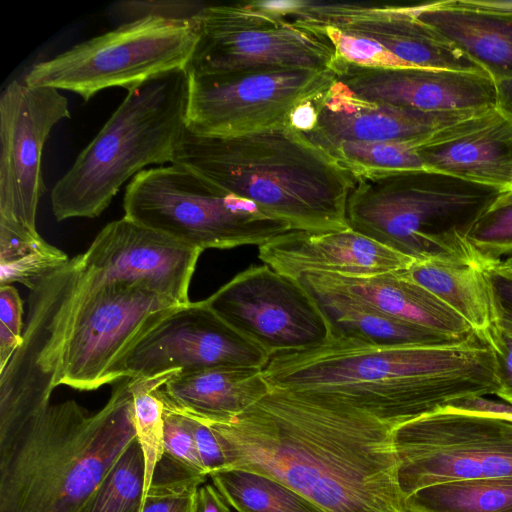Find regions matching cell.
<instances>
[{
    "label": "cell",
    "mask_w": 512,
    "mask_h": 512,
    "mask_svg": "<svg viewBox=\"0 0 512 512\" xmlns=\"http://www.w3.org/2000/svg\"><path fill=\"white\" fill-rule=\"evenodd\" d=\"M314 103L316 125L302 134L312 143L396 142L415 147L440 130L491 109L435 112L368 102L353 96L337 80Z\"/></svg>",
    "instance_id": "cell-19"
},
{
    "label": "cell",
    "mask_w": 512,
    "mask_h": 512,
    "mask_svg": "<svg viewBox=\"0 0 512 512\" xmlns=\"http://www.w3.org/2000/svg\"><path fill=\"white\" fill-rule=\"evenodd\" d=\"M208 4L191 0L121 1L113 5V15L122 23L155 17L177 21H195Z\"/></svg>",
    "instance_id": "cell-36"
},
{
    "label": "cell",
    "mask_w": 512,
    "mask_h": 512,
    "mask_svg": "<svg viewBox=\"0 0 512 512\" xmlns=\"http://www.w3.org/2000/svg\"><path fill=\"white\" fill-rule=\"evenodd\" d=\"M69 261L65 252L43 238L0 248V284L21 283L33 290L37 283Z\"/></svg>",
    "instance_id": "cell-33"
},
{
    "label": "cell",
    "mask_w": 512,
    "mask_h": 512,
    "mask_svg": "<svg viewBox=\"0 0 512 512\" xmlns=\"http://www.w3.org/2000/svg\"><path fill=\"white\" fill-rule=\"evenodd\" d=\"M467 240L480 267L512 254V189L501 191L484 209Z\"/></svg>",
    "instance_id": "cell-34"
},
{
    "label": "cell",
    "mask_w": 512,
    "mask_h": 512,
    "mask_svg": "<svg viewBox=\"0 0 512 512\" xmlns=\"http://www.w3.org/2000/svg\"><path fill=\"white\" fill-rule=\"evenodd\" d=\"M195 25L197 42L187 71L323 70L336 58L328 38L267 1L208 4Z\"/></svg>",
    "instance_id": "cell-10"
},
{
    "label": "cell",
    "mask_w": 512,
    "mask_h": 512,
    "mask_svg": "<svg viewBox=\"0 0 512 512\" xmlns=\"http://www.w3.org/2000/svg\"><path fill=\"white\" fill-rule=\"evenodd\" d=\"M123 209L125 217L202 251L259 247L293 230L177 163L139 172L125 187Z\"/></svg>",
    "instance_id": "cell-8"
},
{
    "label": "cell",
    "mask_w": 512,
    "mask_h": 512,
    "mask_svg": "<svg viewBox=\"0 0 512 512\" xmlns=\"http://www.w3.org/2000/svg\"><path fill=\"white\" fill-rule=\"evenodd\" d=\"M299 280L349 295L398 320L454 338H467L473 329L435 295L400 271L345 276L306 273Z\"/></svg>",
    "instance_id": "cell-23"
},
{
    "label": "cell",
    "mask_w": 512,
    "mask_h": 512,
    "mask_svg": "<svg viewBox=\"0 0 512 512\" xmlns=\"http://www.w3.org/2000/svg\"><path fill=\"white\" fill-rule=\"evenodd\" d=\"M181 412L190 419V425L195 438L197 451L206 474L210 475L211 473L227 469L228 465L226 457L220 446L218 438L211 427L207 423L183 411Z\"/></svg>",
    "instance_id": "cell-40"
},
{
    "label": "cell",
    "mask_w": 512,
    "mask_h": 512,
    "mask_svg": "<svg viewBox=\"0 0 512 512\" xmlns=\"http://www.w3.org/2000/svg\"><path fill=\"white\" fill-rule=\"evenodd\" d=\"M299 281L328 319L333 335L376 346H439L466 339L415 326L349 295Z\"/></svg>",
    "instance_id": "cell-25"
},
{
    "label": "cell",
    "mask_w": 512,
    "mask_h": 512,
    "mask_svg": "<svg viewBox=\"0 0 512 512\" xmlns=\"http://www.w3.org/2000/svg\"><path fill=\"white\" fill-rule=\"evenodd\" d=\"M307 28L328 38L335 49L336 58L345 62L373 68H407L375 41L348 35L332 27Z\"/></svg>",
    "instance_id": "cell-35"
},
{
    "label": "cell",
    "mask_w": 512,
    "mask_h": 512,
    "mask_svg": "<svg viewBox=\"0 0 512 512\" xmlns=\"http://www.w3.org/2000/svg\"><path fill=\"white\" fill-rule=\"evenodd\" d=\"M492 311L493 326L512 337V272L502 261L481 266Z\"/></svg>",
    "instance_id": "cell-39"
},
{
    "label": "cell",
    "mask_w": 512,
    "mask_h": 512,
    "mask_svg": "<svg viewBox=\"0 0 512 512\" xmlns=\"http://www.w3.org/2000/svg\"><path fill=\"white\" fill-rule=\"evenodd\" d=\"M178 371L132 378L134 427L145 467L143 498L152 484L156 465L163 454L165 404L159 388Z\"/></svg>",
    "instance_id": "cell-29"
},
{
    "label": "cell",
    "mask_w": 512,
    "mask_h": 512,
    "mask_svg": "<svg viewBox=\"0 0 512 512\" xmlns=\"http://www.w3.org/2000/svg\"><path fill=\"white\" fill-rule=\"evenodd\" d=\"M131 385L93 414L50 404L0 443V512H80L136 438Z\"/></svg>",
    "instance_id": "cell-5"
},
{
    "label": "cell",
    "mask_w": 512,
    "mask_h": 512,
    "mask_svg": "<svg viewBox=\"0 0 512 512\" xmlns=\"http://www.w3.org/2000/svg\"><path fill=\"white\" fill-rule=\"evenodd\" d=\"M162 399L165 404L163 454L153 477L163 480L206 479L208 475L197 451L189 417Z\"/></svg>",
    "instance_id": "cell-32"
},
{
    "label": "cell",
    "mask_w": 512,
    "mask_h": 512,
    "mask_svg": "<svg viewBox=\"0 0 512 512\" xmlns=\"http://www.w3.org/2000/svg\"><path fill=\"white\" fill-rule=\"evenodd\" d=\"M269 358L202 300L179 307L148 332L118 366L116 381L172 370L185 373L216 367L263 369Z\"/></svg>",
    "instance_id": "cell-15"
},
{
    "label": "cell",
    "mask_w": 512,
    "mask_h": 512,
    "mask_svg": "<svg viewBox=\"0 0 512 512\" xmlns=\"http://www.w3.org/2000/svg\"><path fill=\"white\" fill-rule=\"evenodd\" d=\"M406 512H512V476L424 487L404 499Z\"/></svg>",
    "instance_id": "cell-27"
},
{
    "label": "cell",
    "mask_w": 512,
    "mask_h": 512,
    "mask_svg": "<svg viewBox=\"0 0 512 512\" xmlns=\"http://www.w3.org/2000/svg\"><path fill=\"white\" fill-rule=\"evenodd\" d=\"M21 346L0 372V413L28 421L66 385L91 391L116 382L131 349L182 305L145 283L93 282L78 255L31 290Z\"/></svg>",
    "instance_id": "cell-2"
},
{
    "label": "cell",
    "mask_w": 512,
    "mask_h": 512,
    "mask_svg": "<svg viewBox=\"0 0 512 512\" xmlns=\"http://www.w3.org/2000/svg\"><path fill=\"white\" fill-rule=\"evenodd\" d=\"M188 75L178 69L127 90L51 191L57 221L98 217L149 165L172 163L186 130Z\"/></svg>",
    "instance_id": "cell-6"
},
{
    "label": "cell",
    "mask_w": 512,
    "mask_h": 512,
    "mask_svg": "<svg viewBox=\"0 0 512 512\" xmlns=\"http://www.w3.org/2000/svg\"><path fill=\"white\" fill-rule=\"evenodd\" d=\"M70 118L68 100L52 87L11 81L0 96V230L38 236L44 183L42 151L53 127Z\"/></svg>",
    "instance_id": "cell-14"
},
{
    "label": "cell",
    "mask_w": 512,
    "mask_h": 512,
    "mask_svg": "<svg viewBox=\"0 0 512 512\" xmlns=\"http://www.w3.org/2000/svg\"><path fill=\"white\" fill-rule=\"evenodd\" d=\"M355 176L373 172L425 169L412 144L396 142L313 143Z\"/></svg>",
    "instance_id": "cell-31"
},
{
    "label": "cell",
    "mask_w": 512,
    "mask_h": 512,
    "mask_svg": "<svg viewBox=\"0 0 512 512\" xmlns=\"http://www.w3.org/2000/svg\"><path fill=\"white\" fill-rule=\"evenodd\" d=\"M400 273L435 295L481 337L491 328L490 297L480 266L428 259L413 261Z\"/></svg>",
    "instance_id": "cell-26"
},
{
    "label": "cell",
    "mask_w": 512,
    "mask_h": 512,
    "mask_svg": "<svg viewBox=\"0 0 512 512\" xmlns=\"http://www.w3.org/2000/svg\"><path fill=\"white\" fill-rule=\"evenodd\" d=\"M410 7L494 80L512 79V1L447 0Z\"/></svg>",
    "instance_id": "cell-22"
},
{
    "label": "cell",
    "mask_w": 512,
    "mask_h": 512,
    "mask_svg": "<svg viewBox=\"0 0 512 512\" xmlns=\"http://www.w3.org/2000/svg\"><path fill=\"white\" fill-rule=\"evenodd\" d=\"M209 476L237 512H326L286 484L261 473L227 468Z\"/></svg>",
    "instance_id": "cell-28"
},
{
    "label": "cell",
    "mask_w": 512,
    "mask_h": 512,
    "mask_svg": "<svg viewBox=\"0 0 512 512\" xmlns=\"http://www.w3.org/2000/svg\"><path fill=\"white\" fill-rule=\"evenodd\" d=\"M172 163L254 203L293 230H343L355 177L290 126L233 136L184 131Z\"/></svg>",
    "instance_id": "cell-4"
},
{
    "label": "cell",
    "mask_w": 512,
    "mask_h": 512,
    "mask_svg": "<svg viewBox=\"0 0 512 512\" xmlns=\"http://www.w3.org/2000/svg\"><path fill=\"white\" fill-rule=\"evenodd\" d=\"M144 459L135 438L80 512H141Z\"/></svg>",
    "instance_id": "cell-30"
},
{
    "label": "cell",
    "mask_w": 512,
    "mask_h": 512,
    "mask_svg": "<svg viewBox=\"0 0 512 512\" xmlns=\"http://www.w3.org/2000/svg\"><path fill=\"white\" fill-rule=\"evenodd\" d=\"M197 42L195 21L147 17L78 43L35 63L29 86L66 90L89 101L102 90H129L165 73L186 69Z\"/></svg>",
    "instance_id": "cell-9"
},
{
    "label": "cell",
    "mask_w": 512,
    "mask_h": 512,
    "mask_svg": "<svg viewBox=\"0 0 512 512\" xmlns=\"http://www.w3.org/2000/svg\"><path fill=\"white\" fill-rule=\"evenodd\" d=\"M258 248L263 264L294 279L306 273L377 275L406 269L413 262L350 227L326 232L291 230Z\"/></svg>",
    "instance_id": "cell-20"
},
{
    "label": "cell",
    "mask_w": 512,
    "mask_h": 512,
    "mask_svg": "<svg viewBox=\"0 0 512 512\" xmlns=\"http://www.w3.org/2000/svg\"><path fill=\"white\" fill-rule=\"evenodd\" d=\"M23 341V302L12 285H0V372Z\"/></svg>",
    "instance_id": "cell-38"
},
{
    "label": "cell",
    "mask_w": 512,
    "mask_h": 512,
    "mask_svg": "<svg viewBox=\"0 0 512 512\" xmlns=\"http://www.w3.org/2000/svg\"><path fill=\"white\" fill-rule=\"evenodd\" d=\"M331 69L346 90L368 102L435 112L496 107L495 80L487 72L373 68L338 58Z\"/></svg>",
    "instance_id": "cell-18"
},
{
    "label": "cell",
    "mask_w": 512,
    "mask_h": 512,
    "mask_svg": "<svg viewBox=\"0 0 512 512\" xmlns=\"http://www.w3.org/2000/svg\"><path fill=\"white\" fill-rule=\"evenodd\" d=\"M403 498L427 486L512 476V420L443 408L393 430Z\"/></svg>",
    "instance_id": "cell-11"
},
{
    "label": "cell",
    "mask_w": 512,
    "mask_h": 512,
    "mask_svg": "<svg viewBox=\"0 0 512 512\" xmlns=\"http://www.w3.org/2000/svg\"><path fill=\"white\" fill-rule=\"evenodd\" d=\"M445 408L457 411L492 415L512 420L511 403L492 400L484 396L458 399L449 403Z\"/></svg>",
    "instance_id": "cell-42"
},
{
    "label": "cell",
    "mask_w": 512,
    "mask_h": 512,
    "mask_svg": "<svg viewBox=\"0 0 512 512\" xmlns=\"http://www.w3.org/2000/svg\"><path fill=\"white\" fill-rule=\"evenodd\" d=\"M262 371L270 387L330 397L394 427L500 387L494 352L477 333L439 346H376L332 334L271 356Z\"/></svg>",
    "instance_id": "cell-3"
},
{
    "label": "cell",
    "mask_w": 512,
    "mask_h": 512,
    "mask_svg": "<svg viewBox=\"0 0 512 512\" xmlns=\"http://www.w3.org/2000/svg\"><path fill=\"white\" fill-rule=\"evenodd\" d=\"M511 189H512V187H511Z\"/></svg>",
    "instance_id": "cell-46"
},
{
    "label": "cell",
    "mask_w": 512,
    "mask_h": 512,
    "mask_svg": "<svg viewBox=\"0 0 512 512\" xmlns=\"http://www.w3.org/2000/svg\"><path fill=\"white\" fill-rule=\"evenodd\" d=\"M501 192L426 169L355 176L347 222L413 261L480 266L468 233Z\"/></svg>",
    "instance_id": "cell-7"
},
{
    "label": "cell",
    "mask_w": 512,
    "mask_h": 512,
    "mask_svg": "<svg viewBox=\"0 0 512 512\" xmlns=\"http://www.w3.org/2000/svg\"><path fill=\"white\" fill-rule=\"evenodd\" d=\"M271 390L261 368L216 367L178 371L159 388L179 410L207 423H228Z\"/></svg>",
    "instance_id": "cell-24"
},
{
    "label": "cell",
    "mask_w": 512,
    "mask_h": 512,
    "mask_svg": "<svg viewBox=\"0 0 512 512\" xmlns=\"http://www.w3.org/2000/svg\"><path fill=\"white\" fill-rule=\"evenodd\" d=\"M483 338L489 343L495 355L500 384L496 395L512 404V337L492 325Z\"/></svg>",
    "instance_id": "cell-41"
},
{
    "label": "cell",
    "mask_w": 512,
    "mask_h": 512,
    "mask_svg": "<svg viewBox=\"0 0 512 512\" xmlns=\"http://www.w3.org/2000/svg\"><path fill=\"white\" fill-rule=\"evenodd\" d=\"M496 85V107L497 109L512 119V79H495Z\"/></svg>",
    "instance_id": "cell-44"
},
{
    "label": "cell",
    "mask_w": 512,
    "mask_h": 512,
    "mask_svg": "<svg viewBox=\"0 0 512 512\" xmlns=\"http://www.w3.org/2000/svg\"><path fill=\"white\" fill-rule=\"evenodd\" d=\"M205 303L269 357L325 343L330 323L298 279L254 265L235 275Z\"/></svg>",
    "instance_id": "cell-13"
},
{
    "label": "cell",
    "mask_w": 512,
    "mask_h": 512,
    "mask_svg": "<svg viewBox=\"0 0 512 512\" xmlns=\"http://www.w3.org/2000/svg\"><path fill=\"white\" fill-rule=\"evenodd\" d=\"M502 264L504 267H506L509 271L512 272V257L506 259L505 261H502Z\"/></svg>",
    "instance_id": "cell-45"
},
{
    "label": "cell",
    "mask_w": 512,
    "mask_h": 512,
    "mask_svg": "<svg viewBox=\"0 0 512 512\" xmlns=\"http://www.w3.org/2000/svg\"><path fill=\"white\" fill-rule=\"evenodd\" d=\"M207 424L228 468L279 480L326 512H406L395 427L341 401L271 387L231 422Z\"/></svg>",
    "instance_id": "cell-1"
},
{
    "label": "cell",
    "mask_w": 512,
    "mask_h": 512,
    "mask_svg": "<svg viewBox=\"0 0 512 512\" xmlns=\"http://www.w3.org/2000/svg\"><path fill=\"white\" fill-rule=\"evenodd\" d=\"M204 482L153 480L143 498L141 512H194L195 496Z\"/></svg>",
    "instance_id": "cell-37"
},
{
    "label": "cell",
    "mask_w": 512,
    "mask_h": 512,
    "mask_svg": "<svg viewBox=\"0 0 512 512\" xmlns=\"http://www.w3.org/2000/svg\"><path fill=\"white\" fill-rule=\"evenodd\" d=\"M186 128L199 135L233 136L289 126L292 112L327 90L332 69L187 71Z\"/></svg>",
    "instance_id": "cell-12"
},
{
    "label": "cell",
    "mask_w": 512,
    "mask_h": 512,
    "mask_svg": "<svg viewBox=\"0 0 512 512\" xmlns=\"http://www.w3.org/2000/svg\"><path fill=\"white\" fill-rule=\"evenodd\" d=\"M202 252L123 216L105 225L79 258L93 282L145 283L185 306Z\"/></svg>",
    "instance_id": "cell-17"
},
{
    "label": "cell",
    "mask_w": 512,
    "mask_h": 512,
    "mask_svg": "<svg viewBox=\"0 0 512 512\" xmlns=\"http://www.w3.org/2000/svg\"><path fill=\"white\" fill-rule=\"evenodd\" d=\"M194 512H231L229 504L211 484L201 485L195 496Z\"/></svg>",
    "instance_id": "cell-43"
},
{
    "label": "cell",
    "mask_w": 512,
    "mask_h": 512,
    "mask_svg": "<svg viewBox=\"0 0 512 512\" xmlns=\"http://www.w3.org/2000/svg\"><path fill=\"white\" fill-rule=\"evenodd\" d=\"M416 150L426 170L501 191L512 187V119L497 107L440 130Z\"/></svg>",
    "instance_id": "cell-21"
},
{
    "label": "cell",
    "mask_w": 512,
    "mask_h": 512,
    "mask_svg": "<svg viewBox=\"0 0 512 512\" xmlns=\"http://www.w3.org/2000/svg\"><path fill=\"white\" fill-rule=\"evenodd\" d=\"M281 10L306 27H332L375 41L407 68L486 72L464 51L419 20L410 6L281 1Z\"/></svg>",
    "instance_id": "cell-16"
}]
</instances>
